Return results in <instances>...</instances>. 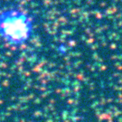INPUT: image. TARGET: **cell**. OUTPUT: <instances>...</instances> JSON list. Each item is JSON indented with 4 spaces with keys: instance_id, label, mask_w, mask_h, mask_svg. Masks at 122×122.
Instances as JSON below:
<instances>
[{
    "instance_id": "obj_1",
    "label": "cell",
    "mask_w": 122,
    "mask_h": 122,
    "mask_svg": "<svg viewBox=\"0 0 122 122\" xmlns=\"http://www.w3.org/2000/svg\"><path fill=\"white\" fill-rule=\"evenodd\" d=\"M35 22L30 14L19 6L0 11V40L13 48H21L32 39Z\"/></svg>"
}]
</instances>
